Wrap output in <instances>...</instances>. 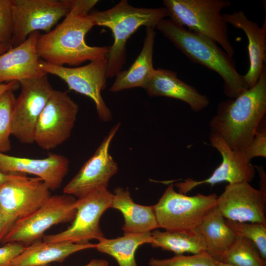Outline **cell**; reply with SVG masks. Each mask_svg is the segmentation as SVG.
<instances>
[{
    "instance_id": "cell-1",
    "label": "cell",
    "mask_w": 266,
    "mask_h": 266,
    "mask_svg": "<svg viewBox=\"0 0 266 266\" xmlns=\"http://www.w3.org/2000/svg\"><path fill=\"white\" fill-rule=\"evenodd\" d=\"M97 0H73L71 10L57 27L39 35L36 51L42 60L55 65L79 66L107 56L108 47L91 46L85 36L95 26L90 11Z\"/></svg>"
},
{
    "instance_id": "cell-2",
    "label": "cell",
    "mask_w": 266,
    "mask_h": 266,
    "mask_svg": "<svg viewBox=\"0 0 266 266\" xmlns=\"http://www.w3.org/2000/svg\"><path fill=\"white\" fill-rule=\"evenodd\" d=\"M266 113V66L257 83L235 99L221 101L209 122L210 133L232 149L243 152Z\"/></svg>"
},
{
    "instance_id": "cell-3",
    "label": "cell",
    "mask_w": 266,
    "mask_h": 266,
    "mask_svg": "<svg viewBox=\"0 0 266 266\" xmlns=\"http://www.w3.org/2000/svg\"><path fill=\"white\" fill-rule=\"evenodd\" d=\"M156 28L192 62L217 73L223 80L224 93L230 99H235L249 89L233 57L214 41L169 18L161 20Z\"/></svg>"
},
{
    "instance_id": "cell-4",
    "label": "cell",
    "mask_w": 266,
    "mask_h": 266,
    "mask_svg": "<svg viewBox=\"0 0 266 266\" xmlns=\"http://www.w3.org/2000/svg\"><path fill=\"white\" fill-rule=\"evenodd\" d=\"M95 26L106 27L114 41L107 55L106 77L112 78L121 70L126 62L128 39L141 26L155 29L158 23L168 17L164 7L138 8L121 0L112 8L90 14Z\"/></svg>"
},
{
    "instance_id": "cell-5",
    "label": "cell",
    "mask_w": 266,
    "mask_h": 266,
    "mask_svg": "<svg viewBox=\"0 0 266 266\" xmlns=\"http://www.w3.org/2000/svg\"><path fill=\"white\" fill-rule=\"evenodd\" d=\"M163 3L169 19L214 41L233 57L234 49L221 13L231 5L229 0H164Z\"/></svg>"
},
{
    "instance_id": "cell-6",
    "label": "cell",
    "mask_w": 266,
    "mask_h": 266,
    "mask_svg": "<svg viewBox=\"0 0 266 266\" xmlns=\"http://www.w3.org/2000/svg\"><path fill=\"white\" fill-rule=\"evenodd\" d=\"M215 193L188 196L177 192L173 184L153 206L160 228L168 231L195 230L216 205Z\"/></svg>"
},
{
    "instance_id": "cell-7",
    "label": "cell",
    "mask_w": 266,
    "mask_h": 266,
    "mask_svg": "<svg viewBox=\"0 0 266 266\" xmlns=\"http://www.w3.org/2000/svg\"><path fill=\"white\" fill-rule=\"evenodd\" d=\"M113 198V194L107 188H100L78 198L74 203L76 212L71 225L60 233L43 236V241L86 244L93 239H103L105 236L100 220L104 212L111 208Z\"/></svg>"
},
{
    "instance_id": "cell-8",
    "label": "cell",
    "mask_w": 266,
    "mask_h": 266,
    "mask_svg": "<svg viewBox=\"0 0 266 266\" xmlns=\"http://www.w3.org/2000/svg\"><path fill=\"white\" fill-rule=\"evenodd\" d=\"M75 200L73 196L65 194L51 196L36 211L16 221L1 243L18 242L27 246L42 237L52 226L72 222L76 212Z\"/></svg>"
},
{
    "instance_id": "cell-9",
    "label": "cell",
    "mask_w": 266,
    "mask_h": 266,
    "mask_svg": "<svg viewBox=\"0 0 266 266\" xmlns=\"http://www.w3.org/2000/svg\"><path fill=\"white\" fill-rule=\"evenodd\" d=\"M50 196L48 186L37 177L17 173L1 185L0 209L3 218L4 238L16 221L36 211Z\"/></svg>"
},
{
    "instance_id": "cell-10",
    "label": "cell",
    "mask_w": 266,
    "mask_h": 266,
    "mask_svg": "<svg viewBox=\"0 0 266 266\" xmlns=\"http://www.w3.org/2000/svg\"><path fill=\"white\" fill-rule=\"evenodd\" d=\"M39 66L47 74L56 75L63 80L69 90L91 99L100 120H111V112L101 94L106 86L107 56L77 67L57 66L42 60H39Z\"/></svg>"
},
{
    "instance_id": "cell-11",
    "label": "cell",
    "mask_w": 266,
    "mask_h": 266,
    "mask_svg": "<svg viewBox=\"0 0 266 266\" xmlns=\"http://www.w3.org/2000/svg\"><path fill=\"white\" fill-rule=\"evenodd\" d=\"M13 31L11 47L23 43L32 33H48L71 9L73 0H11Z\"/></svg>"
},
{
    "instance_id": "cell-12",
    "label": "cell",
    "mask_w": 266,
    "mask_h": 266,
    "mask_svg": "<svg viewBox=\"0 0 266 266\" xmlns=\"http://www.w3.org/2000/svg\"><path fill=\"white\" fill-rule=\"evenodd\" d=\"M78 110L66 92L54 90L38 119L34 142L45 150L63 144L70 136Z\"/></svg>"
},
{
    "instance_id": "cell-13",
    "label": "cell",
    "mask_w": 266,
    "mask_h": 266,
    "mask_svg": "<svg viewBox=\"0 0 266 266\" xmlns=\"http://www.w3.org/2000/svg\"><path fill=\"white\" fill-rule=\"evenodd\" d=\"M19 83L21 91L15 102L12 135L22 143L32 144L38 119L54 89L47 76Z\"/></svg>"
},
{
    "instance_id": "cell-14",
    "label": "cell",
    "mask_w": 266,
    "mask_h": 266,
    "mask_svg": "<svg viewBox=\"0 0 266 266\" xmlns=\"http://www.w3.org/2000/svg\"><path fill=\"white\" fill-rule=\"evenodd\" d=\"M116 124L78 173L66 185L65 194L78 198L100 188H107L109 182L118 171V166L109 153L111 142L120 127Z\"/></svg>"
},
{
    "instance_id": "cell-15",
    "label": "cell",
    "mask_w": 266,
    "mask_h": 266,
    "mask_svg": "<svg viewBox=\"0 0 266 266\" xmlns=\"http://www.w3.org/2000/svg\"><path fill=\"white\" fill-rule=\"evenodd\" d=\"M266 195L248 182L229 184L216 206L225 218L266 225Z\"/></svg>"
},
{
    "instance_id": "cell-16",
    "label": "cell",
    "mask_w": 266,
    "mask_h": 266,
    "mask_svg": "<svg viewBox=\"0 0 266 266\" xmlns=\"http://www.w3.org/2000/svg\"><path fill=\"white\" fill-rule=\"evenodd\" d=\"M211 145L215 148L222 157L220 165L208 178L202 180L188 178L177 183L175 186L179 193L186 195L195 187L202 184L211 186L223 182L229 184L248 182L254 178L255 167L250 164L243 152L231 149L225 141L218 136L210 133Z\"/></svg>"
},
{
    "instance_id": "cell-17",
    "label": "cell",
    "mask_w": 266,
    "mask_h": 266,
    "mask_svg": "<svg viewBox=\"0 0 266 266\" xmlns=\"http://www.w3.org/2000/svg\"><path fill=\"white\" fill-rule=\"evenodd\" d=\"M65 156L50 154L43 159H31L12 156L0 152V171L6 173H25L40 178L50 190L61 185L69 167Z\"/></svg>"
},
{
    "instance_id": "cell-18",
    "label": "cell",
    "mask_w": 266,
    "mask_h": 266,
    "mask_svg": "<svg viewBox=\"0 0 266 266\" xmlns=\"http://www.w3.org/2000/svg\"><path fill=\"white\" fill-rule=\"evenodd\" d=\"M38 31L31 33L21 44L0 55V84L47 75L39 66L36 43Z\"/></svg>"
},
{
    "instance_id": "cell-19",
    "label": "cell",
    "mask_w": 266,
    "mask_h": 266,
    "mask_svg": "<svg viewBox=\"0 0 266 266\" xmlns=\"http://www.w3.org/2000/svg\"><path fill=\"white\" fill-rule=\"evenodd\" d=\"M265 21L261 27L249 19L242 10L223 14L226 23L244 32L248 39L249 68L243 78L249 88L253 87L263 71L266 61V8Z\"/></svg>"
},
{
    "instance_id": "cell-20",
    "label": "cell",
    "mask_w": 266,
    "mask_h": 266,
    "mask_svg": "<svg viewBox=\"0 0 266 266\" xmlns=\"http://www.w3.org/2000/svg\"><path fill=\"white\" fill-rule=\"evenodd\" d=\"M144 89L151 97H166L183 101L195 112L200 111L209 104L206 96L179 79L176 72L167 69H155Z\"/></svg>"
},
{
    "instance_id": "cell-21",
    "label": "cell",
    "mask_w": 266,
    "mask_h": 266,
    "mask_svg": "<svg viewBox=\"0 0 266 266\" xmlns=\"http://www.w3.org/2000/svg\"><path fill=\"white\" fill-rule=\"evenodd\" d=\"M156 35L155 29L146 28V36L141 52L128 69L121 70L116 74L110 91L118 92L136 87L145 89L155 69L153 56Z\"/></svg>"
},
{
    "instance_id": "cell-22",
    "label": "cell",
    "mask_w": 266,
    "mask_h": 266,
    "mask_svg": "<svg viewBox=\"0 0 266 266\" xmlns=\"http://www.w3.org/2000/svg\"><path fill=\"white\" fill-rule=\"evenodd\" d=\"M111 208L119 210L124 218V234H140L160 228L153 206L135 203L127 189L117 187L114 190Z\"/></svg>"
},
{
    "instance_id": "cell-23",
    "label": "cell",
    "mask_w": 266,
    "mask_h": 266,
    "mask_svg": "<svg viewBox=\"0 0 266 266\" xmlns=\"http://www.w3.org/2000/svg\"><path fill=\"white\" fill-rule=\"evenodd\" d=\"M97 244H79L67 242L48 243L40 239L26 246L11 266H40L52 262H62L78 251L96 248Z\"/></svg>"
},
{
    "instance_id": "cell-24",
    "label": "cell",
    "mask_w": 266,
    "mask_h": 266,
    "mask_svg": "<svg viewBox=\"0 0 266 266\" xmlns=\"http://www.w3.org/2000/svg\"><path fill=\"white\" fill-rule=\"evenodd\" d=\"M195 230L204 238L206 252L220 262H222L226 252L237 236L226 225L225 218L216 206L204 217Z\"/></svg>"
},
{
    "instance_id": "cell-25",
    "label": "cell",
    "mask_w": 266,
    "mask_h": 266,
    "mask_svg": "<svg viewBox=\"0 0 266 266\" xmlns=\"http://www.w3.org/2000/svg\"><path fill=\"white\" fill-rule=\"evenodd\" d=\"M153 248L174 252L176 255L184 253L198 254L206 251V244L203 236L195 230H176L161 232L155 230L151 233Z\"/></svg>"
},
{
    "instance_id": "cell-26",
    "label": "cell",
    "mask_w": 266,
    "mask_h": 266,
    "mask_svg": "<svg viewBox=\"0 0 266 266\" xmlns=\"http://www.w3.org/2000/svg\"><path fill=\"white\" fill-rule=\"evenodd\" d=\"M99 241L96 249L114 258L119 266H137L135 259L136 249L144 244H151L153 237L151 232H147L124 234L122 236L113 239L104 237Z\"/></svg>"
},
{
    "instance_id": "cell-27",
    "label": "cell",
    "mask_w": 266,
    "mask_h": 266,
    "mask_svg": "<svg viewBox=\"0 0 266 266\" xmlns=\"http://www.w3.org/2000/svg\"><path fill=\"white\" fill-rule=\"evenodd\" d=\"M222 263L233 266H266V261L250 240L236 236L226 252Z\"/></svg>"
},
{
    "instance_id": "cell-28",
    "label": "cell",
    "mask_w": 266,
    "mask_h": 266,
    "mask_svg": "<svg viewBox=\"0 0 266 266\" xmlns=\"http://www.w3.org/2000/svg\"><path fill=\"white\" fill-rule=\"evenodd\" d=\"M16 98L13 91H8L0 96V152L11 149L13 111Z\"/></svg>"
},
{
    "instance_id": "cell-29",
    "label": "cell",
    "mask_w": 266,
    "mask_h": 266,
    "mask_svg": "<svg viewBox=\"0 0 266 266\" xmlns=\"http://www.w3.org/2000/svg\"><path fill=\"white\" fill-rule=\"evenodd\" d=\"M226 225L237 236L252 241L257 248L262 258L266 261V225L247 223L225 220Z\"/></svg>"
},
{
    "instance_id": "cell-30",
    "label": "cell",
    "mask_w": 266,
    "mask_h": 266,
    "mask_svg": "<svg viewBox=\"0 0 266 266\" xmlns=\"http://www.w3.org/2000/svg\"><path fill=\"white\" fill-rule=\"evenodd\" d=\"M148 264L149 266H217V261L203 251L191 256L179 255L163 259L152 258Z\"/></svg>"
},
{
    "instance_id": "cell-31",
    "label": "cell",
    "mask_w": 266,
    "mask_h": 266,
    "mask_svg": "<svg viewBox=\"0 0 266 266\" xmlns=\"http://www.w3.org/2000/svg\"><path fill=\"white\" fill-rule=\"evenodd\" d=\"M13 18L11 0H0V43L11 48Z\"/></svg>"
},
{
    "instance_id": "cell-32",
    "label": "cell",
    "mask_w": 266,
    "mask_h": 266,
    "mask_svg": "<svg viewBox=\"0 0 266 266\" xmlns=\"http://www.w3.org/2000/svg\"><path fill=\"white\" fill-rule=\"evenodd\" d=\"M243 153L249 162L255 157H266V129L264 119L257 129L252 140Z\"/></svg>"
},
{
    "instance_id": "cell-33",
    "label": "cell",
    "mask_w": 266,
    "mask_h": 266,
    "mask_svg": "<svg viewBox=\"0 0 266 266\" xmlns=\"http://www.w3.org/2000/svg\"><path fill=\"white\" fill-rule=\"evenodd\" d=\"M26 246L18 242H8L0 247V266H11L13 260Z\"/></svg>"
},
{
    "instance_id": "cell-34",
    "label": "cell",
    "mask_w": 266,
    "mask_h": 266,
    "mask_svg": "<svg viewBox=\"0 0 266 266\" xmlns=\"http://www.w3.org/2000/svg\"><path fill=\"white\" fill-rule=\"evenodd\" d=\"M20 87L19 82L13 81L0 84V96L8 91H15Z\"/></svg>"
},
{
    "instance_id": "cell-35",
    "label": "cell",
    "mask_w": 266,
    "mask_h": 266,
    "mask_svg": "<svg viewBox=\"0 0 266 266\" xmlns=\"http://www.w3.org/2000/svg\"><path fill=\"white\" fill-rule=\"evenodd\" d=\"M257 167L260 178V189L259 190L264 195H266V174L264 171L263 168H260V167L255 166Z\"/></svg>"
},
{
    "instance_id": "cell-36",
    "label": "cell",
    "mask_w": 266,
    "mask_h": 266,
    "mask_svg": "<svg viewBox=\"0 0 266 266\" xmlns=\"http://www.w3.org/2000/svg\"><path fill=\"white\" fill-rule=\"evenodd\" d=\"M17 173H6L0 171V187L13 179Z\"/></svg>"
},
{
    "instance_id": "cell-37",
    "label": "cell",
    "mask_w": 266,
    "mask_h": 266,
    "mask_svg": "<svg viewBox=\"0 0 266 266\" xmlns=\"http://www.w3.org/2000/svg\"><path fill=\"white\" fill-rule=\"evenodd\" d=\"M85 266H109V263L104 259H96L92 260Z\"/></svg>"
},
{
    "instance_id": "cell-38",
    "label": "cell",
    "mask_w": 266,
    "mask_h": 266,
    "mask_svg": "<svg viewBox=\"0 0 266 266\" xmlns=\"http://www.w3.org/2000/svg\"><path fill=\"white\" fill-rule=\"evenodd\" d=\"M3 227H4L3 218L2 213L0 209V243H2V241L4 238Z\"/></svg>"
},
{
    "instance_id": "cell-39",
    "label": "cell",
    "mask_w": 266,
    "mask_h": 266,
    "mask_svg": "<svg viewBox=\"0 0 266 266\" xmlns=\"http://www.w3.org/2000/svg\"><path fill=\"white\" fill-rule=\"evenodd\" d=\"M10 48L8 45L0 43V55L4 53Z\"/></svg>"
},
{
    "instance_id": "cell-40",
    "label": "cell",
    "mask_w": 266,
    "mask_h": 266,
    "mask_svg": "<svg viewBox=\"0 0 266 266\" xmlns=\"http://www.w3.org/2000/svg\"><path fill=\"white\" fill-rule=\"evenodd\" d=\"M217 266H233L217 261Z\"/></svg>"
},
{
    "instance_id": "cell-41",
    "label": "cell",
    "mask_w": 266,
    "mask_h": 266,
    "mask_svg": "<svg viewBox=\"0 0 266 266\" xmlns=\"http://www.w3.org/2000/svg\"><path fill=\"white\" fill-rule=\"evenodd\" d=\"M49 266V265H43V266Z\"/></svg>"
}]
</instances>
